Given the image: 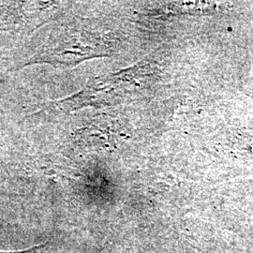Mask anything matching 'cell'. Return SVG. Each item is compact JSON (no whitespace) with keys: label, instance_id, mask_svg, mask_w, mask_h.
Returning <instances> with one entry per match:
<instances>
[{"label":"cell","instance_id":"6da1fadb","mask_svg":"<svg viewBox=\"0 0 253 253\" xmlns=\"http://www.w3.org/2000/svg\"><path fill=\"white\" fill-rule=\"evenodd\" d=\"M42 248H43V246H41V247H35V248H33V249H31V250H27V251H24V252H19V253H38V251L40 250V249H42Z\"/></svg>","mask_w":253,"mask_h":253}]
</instances>
